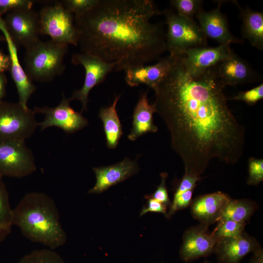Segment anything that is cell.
I'll return each instance as SVG.
<instances>
[{"mask_svg": "<svg viewBox=\"0 0 263 263\" xmlns=\"http://www.w3.org/2000/svg\"><path fill=\"white\" fill-rule=\"evenodd\" d=\"M0 175V226L11 228L13 209L9 201V194Z\"/></svg>", "mask_w": 263, "mask_h": 263, "instance_id": "4316f807", "label": "cell"}, {"mask_svg": "<svg viewBox=\"0 0 263 263\" xmlns=\"http://www.w3.org/2000/svg\"><path fill=\"white\" fill-rule=\"evenodd\" d=\"M168 176V174L167 172L161 173L160 174L161 181L160 185L153 193L146 195L160 202L167 207L171 205L166 185V181Z\"/></svg>", "mask_w": 263, "mask_h": 263, "instance_id": "d6a6232c", "label": "cell"}, {"mask_svg": "<svg viewBox=\"0 0 263 263\" xmlns=\"http://www.w3.org/2000/svg\"><path fill=\"white\" fill-rule=\"evenodd\" d=\"M65 8L77 16L82 14L94 7L98 0H64L61 1Z\"/></svg>", "mask_w": 263, "mask_h": 263, "instance_id": "f546056e", "label": "cell"}, {"mask_svg": "<svg viewBox=\"0 0 263 263\" xmlns=\"http://www.w3.org/2000/svg\"><path fill=\"white\" fill-rule=\"evenodd\" d=\"M69 98L63 94L59 104L55 107L43 106L36 107L35 113L45 115L43 121L38 123L41 131L48 128L56 127L64 132L72 133L82 130L88 125V120L82 113L75 111L70 106Z\"/></svg>", "mask_w": 263, "mask_h": 263, "instance_id": "8fae6325", "label": "cell"}, {"mask_svg": "<svg viewBox=\"0 0 263 263\" xmlns=\"http://www.w3.org/2000/svg\"><path fill=\"white\" fill-rule=\"evenodd\" d=\"M26 49L24 70L31 81L49 82L63 72L68 45L39 39Z\"/></svg>", "mask_w": 263, "mask_h": 263, "instance_id": "277c9868", "label": "cell"}, {"mask_svg": "<svg viewBox=\"0 0 263 263\" xmlns=\"http://www.w3.org/2000/svg\"><path fill=\"white\" fill-rule=\"evenodd\" d=\"M5 28L17 46L26 49L39 40L40 34L38 14L31 8L16 9L3 19Z\"/></svg>", "mask_w": 263, "mask_h": 263, "instance_id": "30bf717a", "label": "cell"}, {"mask_svg": "<svg viewBox=\"0 0 263 263\" xmlns=\"http://www.w3.org/2000/svg\"><path fill=\"white\" fill-rule=\"evenodd\" d=\"M201 179V177H198L185 171L176 188L173 198L176 197L184 191L195 188L196 183Z\"/></svg>", "mask_w": 263, "mask_h": 263, "instance_id": "836d02e7", "label": "cell"}, {"mask_svg": "<svg viewBox=\"0 0 263 263\" xmlns=\"http://www.w3.org/2000/svg\"><path fill=\"white\" fill-rule=\"evenodd\" d=\"M37 169L32 150L20 140L0 142V175L23 178Z\"/></svg>", "mask_w": 263, "mask_h": 263, "instance_id": "ba28073f", "label": "cell"}, {"mask_svg": "<svg viewBox=\"0 0 263 263\" xmlns=\"http://www.w3.org/2000/svg\"><path fill=\"white\" fill-rule=\"evenodd\" d=\"M96 182L89 194L102 193L111 187L119 183L137 173L139 170L136 160H132L125 158L122 161L114 165L94 167Z\"/></svg>", "mask_w": 263, "mask_h": 263, "instance_id": "9a60e30c", "label": "cell"}, {"mask_svg": "<svg viewBox=\"0 0 263 263\" xmlns=\"http://www.w3.org/2000/svg\"><path fill=\"white\" fill-rule=\"evenodd\" d=\"M120 96H115L110 106L101 108L98 116L102 120L107 147L115 149L122 134V128L117 111L116 105Z\"/></svg>", "mask_w": 263, "mask_h": 263, "instance_id": "603a6c76", "label": "cell"}, {"mask_svg": "<svg viewBox=\"0 0 263 263\" xmlns=\"http://www.w3.org/2000/svg\"><path fill=\"white\" fill-rule=\"evenodd\" d=\"M5 38H4V37H2L0 35V41H2L3 40H4Z\"/></svg>", "mask_w": 263, "mask_h": 263, "instance_id": "60d3db41", "label": "cell"}, {"mask_svg": "<svg viewBox=\"0 0 263 263\" xmlns=\"http://www.w3.org/2000/svg\"><path fill=\"white\" fill-rule=\"evenodd\" d=\"M233 53L229 45H219L215 47H194L179 56L186 70L194 73L219 65Z\"/></svg>", "mask_w": 263, "mask_h": 263, "instance_id": "4fadbf2b", "label": "cell"}, {"mask_svg": "<svg viewBox=\"0 0 263 263\" xmlns=\"http://www.w3.org/2000/svg\"><path fill=\"white\" fill-rule=\"evenodd\" d=\"M18 263H65L62 257L51 249H40L25 255Z\"/></svg>", "mask_w": 263, "mask_h": 263, "instance_id": "484cf974", "label": "cell"}, {"mask_svg": "<svg viewBox=\"0 0 263 263\" xmlns=\"http://www.w3.org/2000/svg\"><path fill=\"white\" fill-rule=\"evenodd\" d=\"M7 83V79L5 74H0V102L5 95Z\"/></svg>", "mask_w": 263, "mask_h": 263, "instance_id": "f35d334b", "label": "cell"}, {"mask_svg": "<svg viewBox=\"0 0 263 263\" xmlns=\"http://www.w3.org/2000/svg\"><path fill=\"white\" fill-rule=\"evenodd\" d=\"M38 14L40 34L67 45H78V35L72 13L61 1L42 7Z\"/></svg>", "mask_w": 263, "mask_h": 263, "instance_id": "52a82bcc", "label": "cell"}, {"mask_svg": "<svg viewBox=\"0 0 263 263\" xmlns=\"http://www.w3.org/2000/svg\"><path fill=\"white\" fill-rule=\"evenodd\" d=\"M263 98V84L247 91H241L231 100H240L249 105H253Z\"/></svg>", "mask_w": 263, "mask_h": 263, "instance_id": "4dcf8cb0", "label": "cell"}, {"mask_svg": "<svg viewBox=\"0 0 263 263\" xmlns=\"http://www.w3.org/2000/svg\"><path fill=\"white\" fill-rule=\"evenodd\" d=\"M236 4L240 11L243 37L253 47L263 50V13Z\"/></svg>", "mask_w": 263, "mask_h": 263, "instance_id": "7402d4cb", "label": "cell"}, {"mask_svg": "<svg viewBox=\"0 0 263 263\" xmlns=\"http://www.w3.org/2000/svg\"><path fill=\"white\" fill-rule=\"evenodd\" d=\"M171 62L172 56L169 55L159 58L153 65H143L127 69L125 71V80L131 87L145 84L154 90L168 74Z\"/></svg>", "mask_w": 263, "mask_h": 263, "instance_id": "d6986e66", "label": "cell"}, {"mask_svg": "<svg viewBox=\"0 0 263 263\" xmlns=\"http://www.w3.org/2000/svg\"><path fill=\"white\" fill-rule=\"evenodd\" d=\"M33 4L30 0H0V16L16 9L31 8Z\"/></svg>", "mask_w": 263, "mask_h": 263, "instance_id": "e575fe53", "label": "cell"}, {"mask_svg": "<svg viewBox=\"0 0 263 263\" xmlns=\"http://www.w3.org/2000/svg\"><path fill=\"white\" fill-rule=\"evenodd\" d=\"M249 263H263V250L261 247L253 252Z\"/></svg>", "mask_w": 263, "mask_h": 263, "instance_id": "74e56055", "label": "cell"}, {"mask_svg": "<svg viewBox=\"0 0 263 263\" xmlns=\"http://www.w3.org/2000/svg\"><path fill=\"white\" fill-rule=\"evenodd\" d=\"M218 75L224 87L253 82L260 77L248 63L234 52L219 64Z\"/></svg>", "mask_w": 263, "mask_h": 263, "instance_id": "e0dca14e", "label": "cell"}, {"mask_svg": "<svg viewBox=\"0 0 263 263\" xmlns=\"http://www.w3.org/2000/svg\"><path fill=\"white\" fill-rule=\"evenodd\" d=\"M203 263H211L210 262H208L206 260Z\"/></svg>", "mask_w": 263, "mask_h": 263, "instance_id": "b9f144b4", "label": "cell"}, {"mask_svg": "<svg viewBox=\"0 0 263 263\" xmlns=\"http://www.w3.org/2000/svg\"><path fill=\"white\" fill-rule=\"evenodd\" d=\"M261 247L255 238L243 233L217 241L214 253L218 263H240L247 254Z\"/></svg>", "mask_w": 263, "mask_h": 263, "instance_id": "ac0fdd59", "label": "cell"}, {"mask_svg": "<svg viewBox=\"0 0 263 263\" xmlns=\"http://www.w3.org/2000/svg\"><path fill=\"white\" fill-rule=\"evenodd\" d=\"M167 32V50L169 56H181L188 50L207 45V38L194 20L178 15L172 10L164 11Z\"/></svg>", "mask_w": 263, "mask_h": 263, "instance_id": "5b68a950", "label": "cell"}, {"mask_svg": "<svg viewBox=\"0 0 263 263\" xmlns=\"http://www.w3.org/2000/svg\"><path fill=\"white\" fill-rule=\"evenodd\" d=\"M0 30L2 31L7 44L11 61L10 71L16 85L19 96V102L24 108H28L27 103L37 88L28 77L24 69L19 62L18 56L17 46L9 35L0 16Z\"/></svg>", "mask_w": 263, "mask_h": 263, "instance_id": "2e32d148", "label": "cell"}, {"mask_svg": "<svg viewBox=\"0 0 263 263\" xmlns=\"http://www.w3.org/2000/svg\"><path fill=\"white\" fill-rule=\"evenodd\" d=\"M145 198L148 199L147 205L143 207L140 213V216L148 212H155L162 213L168 218L167 206L147 196H146Z\"/></svg>", "mask_w": 263, "mask_h": 263, "instance_id": "d590c367", "label": "cell"}, {"mask_svg": "<svg viewBox=\"0 0 263 263\" xmlns=\"http://www.w3.org/2000/svg\"><path fill=\"white\" fill-rule=\"evenodd\" d=\"M75 65H82L85 71V77L82 87L75 91L69 98L79 101L82 105L81 113L88 110V96L91 90L96 85L103 82L107 75L115 70L117 63H108L95 56L81 52L75 54L72 58Z\"/></svg>", "mask_w": 263, "mask_h": 263, "instance_id": "9c48e42d", "label": "cell"}, {"mask_svg": "<svg viewBox=\"0 0 263 263\" xmlns=\"http://www.w3.org/2000/svg\"><path fill=\"white\" fill-rule=\"evenodd\" d=\"M257 209L256 204L248 199L230 198L223 210L219 221L231 220L246 223Z\"/></svg>", "mask_w": 263, "mask_h": 263, "instance_id": "cb8c5ba5", "label": "cell"}, {"mask_svg": "<svg viewBox=\"0 0 263 263\" xmlns=\"http://www.w3.org/2000/svg\"><path fill=\"white\" fill-rule=\"evenodd\" d=\"M34 110L19 102H0V142L24 141L34 133L38 122Z\"/></svg>", "mask_w": 263, "mask_h": 263, "instance_id": "8992f818", "label": "cell"}, {"mask_svg": "<svg viewBox=\"0 0 263 263\" xmlns=\"http://www.w3.org/2000/svg\"><path fill=\"white\" fill-rule=\"evenodd\" d=\"M160 14L150 0H98L74 16L81 52L116 62L115 71L145 65L167 51L161 25L150 22Z\"/></svg>", "mask_w": 263, "mask_h": 263, "instance_id": "7a4b0ae2", "label": "cell"}, {"mask_svg": "<svg viewBox=\"0 0 263 263\" xmlns=\"http://www.w3.org/2000/svg\"><path fill=\"white\" fill-rule=\"evenodd\" d=\"M208 225L201 224L187 229L180 250L182 260L188 263L214 253L217 240L207 231Z\"/></svg>", "mask_w": 263, "mask_h": 263, "instance_id": "7c38bea8", "label": "cell"}, {"mask_svg": "<svg viewBox=\"0 0 263 263\" xmlns=\"http://www.w3.org/2000/svg\"><path fill=\"white\" fill-rule=\"evenodd\" d=\"M222 2L211 10L206 11L201 9L196 17L198 25L207 37L215 40L219 45L241 43L243 40L236 38L231 32L227 18L221 11Z\"/></svg>", "mask_w": 263, "mask_h": 263, "instance_id": "5bb4252c", "label": "cell"}, {"mask_svg": "<svg viewBox=\"0 0 263 263\" xmlns=\"http://www.w3.org/2000/svg\"><path fill=\"white\" fill-rule=\"evenodd\" d=\"M11 228L0 226V243L2 242L11 232Z\"/></svg>", "mask_w": 263, "mask_h": 263, "instance_id": "ab89813d", "label": "cell"}, {"mask_svg": "<svg viewBox=\"0 0 263 263\" xmlns=\"http://www.w3.org/2000/svg\"><path fill=\"white\" fill-rule=\"evenodd\" d=\"M215 66L188 72L179 56L154 90L156 113L170 135L172 149L185 171L201 177L210 161L234 164L241 158L245 130L235 117L223 92Z\"/></svg>", "mask_w": 263, "mask_h": 263, "instance_id": "6da1fadb", "label": "cell"}, {"mask_svg": "<svg viewBox=\"0 0 263 263\" xmlns=\"http://www.w3.org/2000/svg\"><path fill=\"white\" fill-rule=\"evenodd\" d=\"M212 232L217 241L223 239L235 237L243 233L246 223L231 220H220Z\"/></svg>", "mask_w": 263, "mask_h": 263, "instance_id": "d4e9b609", "label": "cell"}, {"mask_svg": "<svg viewBox=\"0 0 263 263\" xmlns=\"http://www.w3.org/2000/svg\"><path fill=\"white\" fill-rule=\"evenodd\" d=\"M11 61L9 55L0 50V74L10 69Z\"/></svg>", "mask_w": 263, "mask_h": 263, "instance_id": "8d00e7d4", "label": "cell"}, {"mask_svg": "<svg viewBox=\"0 0 263 263\" xmlns=\"http://www.w3.org/2000/svg\"><path fill=\"white\" fill-rule=\"evenodd\" d=\"M156 113L153 104H150L148 98V92L140 96L134 108L132 116V127L128 138L135 141L148 132H155L158 128L153 122V114Z\"/></svg>", "mask_w": 263, "mask_h": 263, "instance_id": "44dd1931", "label": "cell"}, {"mask_svg": "<svg viewBox=\"0 0 263 263\" xmlns=\"http://www.w3.org/2000/svg\"><path fill=\"white\" fill-rule=\"evenodd\" d=\"M194 189L195 188H193L184 191L176 197L173 198L168 213V218L170 217L177 210L184 209L190 206Z\"/></svg>", "mask_w": 263, "mask_h": 263, "instance_id": "1f68e13d", "label": "cell"}, {"mask_svg": "<svg viewBox=\"0 0 263 263\" xmlns=\"http://www.w3.org/2000/svg\"><path fill=\"white\" fill-rule=\"evenodd\" d=\"M12 225L32 242L54 250L63 245L67 236L54 200L43 192L26 194L13 209Z\"/></svg>", "mask_w": 263, "mask_h": 263, "instance_id": "3957f363", "label": "cell"}, {"mask_svg": "<svg viewBox=\"0 0 263 263\" xmlns=\"http://www.w3.org/2000/svg\"><path fill=\"white\" fill-rule=\"evenodd\" d=\"M230 199L227 194L221 191L200 195L190 203L191 214L201 224L208 226L219 220Z\"/></svg>", "mask_w": 263, "mask_h": 263, "instance_id": "ffe728a7", "label": "cell"}, {"mask_svg": "<svg viewBox=\"0 0 263 263\" xmlns=\"http://www.w3.org/2000/svg\"><path fill=\"white\" fill-rule=\"evenodd\" d=\"M171 6L179 16L194 19L198 12L202 9L203 1L201 0H172Z\"/></svg>", "mask_w": 263, "mask_h": 263, "instance_id": "83f0119b", "label": "cell"}, {"mask_svg": "<svg viewBox=\"0 0 263 263\" xmlns=\"http://www.w3.org/2000/svg\"><path fill=\"white\" fill-rule=\"evenodd\" d=\"M263 181V159L250 157L248 159L249 185L257 186Z\"/></svg>", "mask_w": 263, "mask_h": 263, "instance_id": "f1b7e54d", "label": "cell"}]
</instances>
